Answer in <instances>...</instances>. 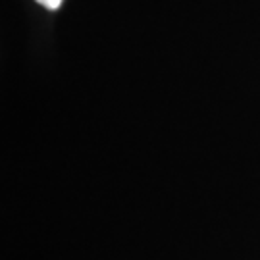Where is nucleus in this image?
I'll list each match as a JSON object with an SVG mask.
<instances>
[{"instance_id":"obj_1","label":"nucleus","mask_w":260,"mask_h":260,"mask_svg":"<svg viewBox=\"0 0 260 260\" xmlns=\"http://www.w3.org/2000/svg\"><path fill=\"white\" fill-rule=\"evenodd\" d=\"M41 6H45L47 10H58L60 8V4H62V0H37Z\"/></svg>"}]
</instances>
